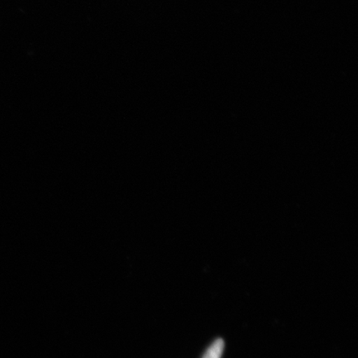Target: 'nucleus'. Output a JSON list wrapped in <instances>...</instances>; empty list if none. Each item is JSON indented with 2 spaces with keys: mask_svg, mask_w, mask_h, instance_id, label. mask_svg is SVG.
I'll return each instance as SVG.
<instances>
[{
  "mask_svg": "<svg viewBox=\"0 0 358 358\" xmlns=\"http://www.w3.org/2000/svg\"><path fill=\"white\" fill-rule=\"evenodd\" d=\"M224 349V342L222 339H217L210 347L203 358H221Z\"/></svg>",
  "mask_w": 358,
  "mask_h": 358,
  "instance_id": "obj_1",
  "label": "nucleus"
}]
</instances>
